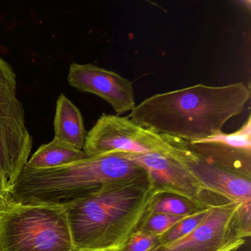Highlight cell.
<instances>
[{
    "instance_id": "5bb4252c",
    "label": "cell",
    "mask_w": 251,
    "mask_h": 251,
    "mask_svg": "<svg viewBox=\"0 0 251 251\" xmlns=\"http://www.w3.org/2000/svg\"><path fill=\"white\" fill-rule=\"evenodd\" d=\"M198 205L180 197L161 195L151 204L148 212L160 213L174 216H188L201 209Z\"/></svg>"
},
{
    "instance_id": "e0dca14e",
    "label": "cell",
    "mask_w": 251,
    "mask_h": 251,
    "mask_svg": "<svg viewBox=\"0 0 251 251\" xmlns=\"http://www.w3.org/2000/svg\"><path fill=\"white\" fill-rule=\"evenodd\" d=\"M159 245V236L137 230L132 234L123 251H149Z\"/></svg>"
},
{
    "instance_id": "9a60e30c",
    "label": "cell",
    "mask_w": 251,
    "mask_h": 251,
    "mask_svg": "<svg viewBox=\"0 0 251 251\" xmlns=\"http://www.w3.org/2000/svg\"><path fill=\"white\" fill-rule=\"evenodd\" d=\"M211 204L187 216L170 227L165 233L159 236V245L175 242L189 234L203 220Z\"/></svg>"
},
{
    "instance_id": "277c9868",
    "label": "cell",
    "mask_w": 251,
    "mask_h": 251,
    "mask_svg": "<svg viewBox=\"0 0 251 251\" xmlns=\"http://www.w3.org/2000/svg\"><path fill=\"white\" fill-rule=\"evenodd\" d=\"M0 251H75L64 205H0Z\"/></svg>"
},
{
    "instance_id": "52a82bcc",
    "label": "cell",
    "mask_w": 251,
    "mask_h": 251,
    "mask_svg": "<svg viewBox=\"0 0 251 251\" xmlns=\"http://www.w3.org/2000/svg\"><path fill=\"white\" fill-rule=\"evenodd\" d=\"M251 205L227 201L211 204L189 234L149 251H236L251 236Z\"/></svg>"
},
{
    "instance_id": "6da1fadb",
    "label": "cell",
    "mask_w": 251,
    "mask_h": 251,
    "mask_svg": "<svg viewBox=\"0 0 251 251\" xmlns=\"http://www.w3.org/2000/svg\"><path fill=\"white\" fill-rule=\"evenodd\" d=\"M159 195L145 173L64 204L75 251H123Z\"/></svg>"
},
{
    "instance_id": "7c38bea8",
    "label": "cell",
    "mask_w": 251,
    "mask_h": 251,
    "mask_svg": "<svg viewBox=\"0 0 251 251\" xmlns=\"http://www.w3.org/2000/svg\"><path fill=\"white\" fill-rule=\"evenodd\" d=\"M54 130V139L83 151L87 134L83 117L77 107L64 95L57 100Z\"/></svg>"
},
{
    "instance_id": "8fae6325",
    "label": "cell",
    "mask_w": 251,
    "mask_h": 251,
    "mask_svg": "<svg viewBox=\"0 0 251 251\" xmlns=\"http://www.w3.org/2000/svg\"><path fill=\"white\" fill-rule=\"evenodd\" d=\"M176 160L187 167L204 192L229 202H251V176L205 161L189 148Z\"/></svg>"
},
{
    "instance_id": "ba28073f",
    "label": "cell",
    "mask_w": 251,
    "mask_h": 251,
    "mask_svg": "<svg viewBox=\"0 0 251 251\" xmlns=\"http://www.w3.org/2000/svg\"><path fill=\"white\" fill-rule=\"evenodd\" d=\"M121 154L145 170L160 195L180 197L200 208L211 204L195 176L180 161L161 154Z\"/></svg>"
},
{
    "instance_id": "30bf717a",
    "label": "cell",
    "mask_w": 251,
    "mask_h": 251,
    "mask_svg": "<svg viewBox=\"0 0 251 251\" xmlns=\"http://www.w3.org/2000/svg\"><path fill=\"white\" fill-rule=\"evenodd\" d=\"M192 152L205 161L251 176V117L234 133L223 131L187 142Z\"/></svg>"
},
{
    "instance_id": "8992f818",
    "label": "cell",
    "mask_w": 251,
    "mask_h": 251,
    "mask_svg": "<svg viewBox=\"0 0 251 251\" xmlns=\"http://www.w3.org/2000/svg\"><path fill=\"white\" fill-rule=\"evenodd\" d=\"M32 146L24 108L17 96V76L0 57V177L8 193L27 164Z\"/></svg>"
},
{
    "instance_id": "5b68a950",
    "label": "cell",
    "mask_w": 251,
    "mask_h": 251,
    "mask_svg": "<svg viewBox=\"0 0 251 251\" xmlns=\"http://www.w3.org/2000/svg\"><path fill=\"white\" fill-rule=\"evenodd\" d=\"M187 148L186 141L142 127L127 117L103 114L86 134L83 151L87 157L121 152L176 158Z\"/></svg>"
},
{
    "instance_id": "3957f363",
    "label": "cell",
    "mask_w": 251,
    "mask_h": 251,
    "mask_svg": "<svg viewBox=\"0 0 251 251\" xmlns=\"http://www.w3.org/2000/svg\"><path fill=\"white\" fill-rule=\"evenodd\" d=\"M145 173L120 152L87 157L46 170L25 167L8 192V201L19 203L58 204L80 199L103 185Z\"/></svg>"
},
{
    "instance_id": "4fadbf2b",
    "label": "cell",
    "mask_w": 251,
    "mask_h": 251,
    "mask_svg": "<svg viewBox=\"0 0 251 251\" xmlns=\"http://www.w3.org/2000/svg\"><path fill=\"white\" fill-rule=\"evenodd\" d=\"M87 158L83 151L54 139L42 145L29 158L25 167L33 170H46L71 164Z\"/></svg>"
},
{
    "instance_id": "7a4b0ae2",
    "label": "cell",
    "mask_w": 251,
    "mask_h": 251,
    "mask_svg": "<svg viewBox=\"0 0 251 251\" xmlns=\"http://www.w3.org/2000/svg\"><path fill=\"white\" fill-rule=\"evenodd\" d=\"M250 97L251 91L241 82L198 84L150 97L136 105L128 118L157 133L192 142L222 132L230 119L243 111Z\"/></svg>"
},
{
    "instance_id": "9c48e42d",
    "label": "cell",
    "mask_w": 251,
    "mask_h": 251,
    "mask_svg": "<svg viewBox=\"0 0 251 251\" xmlns=\"http://www.w3.org/2000/svg\"><path fill=\"white\" fill-rule=\"evenodd\" d=\"M68 82L80 92L100 97L118 115L132 111L136 107L131 82L114 72L94 64L73 63L70 67Z\"/></svg>"
},
{
    "instance_id": "2e32d148",
    "label": "cell",
    "mask_w": 251,
    "mask_h": 251,
    "mask_svg": "<svg viewBox=\"0 0 251 251\" xmlns=\"http://www.w3.org/2000/svg\"><path fill=\"white\" fill-rule=\"evenodd\" d=\"M189 216V215H188ZM187 216L147 212L138 230L160 236Z\"/></svg>"
},
{
    "instance_id": "ac0fdd59",
    "label": "cell",
    "mask_w": 251,
    "mask_h": 251,
    "mask_svg": "<svg viewBox=\"0 0 251 251\" xmlns=\"http://www.w3.org/2000/svg\"><path fill=\"white\" fill-rule=\"evenodd\" d=\"M8 201V193L5 187V183L0 177V205Z\"/></svg>"
}]
</instances>
